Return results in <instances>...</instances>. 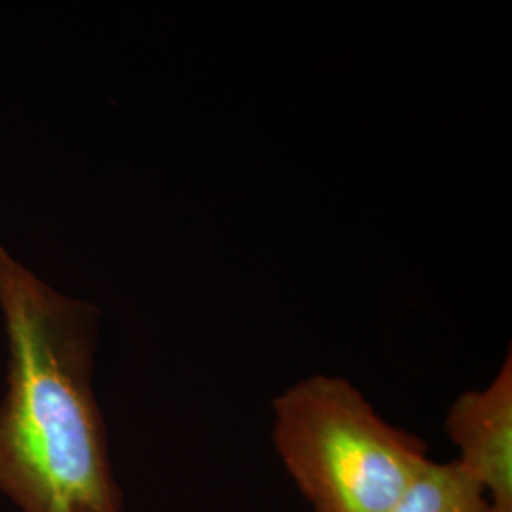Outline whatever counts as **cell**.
Returning <instances> with one entry per match:
<instances>
[{
    "instance_id": "3",
    "label": "cell",
    "mask_w": 512,
    "mask_h": 512,
    "mask_svg": "<svg viewBox=\"0 0 512 512\" xmlns=\"http://www.w3.org/2000/svg\"><path fill=\"white\" fill-rule=\"evenodd\" d=\"M444 427L458 446L459 465L475 478L490 512H512V357L492 384L461 393Z\"/></svg>"
},
{
    "instance_id": "1",
    "label": "cell",
    "mask_w": 512,
    "mask_h": 512,
    "mask_svg": "<svg viewBox=\"0 0 512 512\" xmlns=\"http://www.w3.org/2000/svg\"><path fill=\"white\" fill-rule=\"evenodd\" d=\"M8 389L0 494L21 512H120L92 387L97 310L57 293L0 245Z\"/></svg>"
},
{
    "instance_id": "2",
    "label": "cell",
    "mask_w": 512,
    "mask_h": 512,
    "mask_svg": "<svg viewBox=\"0 0 512 512\" xmlns=\"http://www.w3.org/2000/svg\"><path fill=\"white\" fill-rule=\"evenodd\" d=\"M275 452L313 512H389L427 444L374 410L346 378L315 374L274 401Z\"/></svg>"
},
{
    "instance_id": "4",
    "label": "cell",
    "mask_w": 512,
    "mask_h": 512,
    "mask_svg": "<svg viewBox=\"0 0 512 512\" xmlns=\"http://www.w3.org/2000/svg\"><path fill=\"white\" fill-rule=\"evenodd\" d=\"M389 512H490V503L458 461H427Z\"/></svg>"
}]
</instances>
